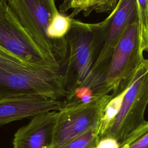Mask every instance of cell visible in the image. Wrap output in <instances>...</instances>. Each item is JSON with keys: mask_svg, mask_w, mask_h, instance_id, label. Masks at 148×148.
<instances>
[{"mask_svg": "<svg viewBox=\"0 0 148 148\" xmlns=\"http://www.w3.org/2000/svg\"><path fill=\"white\" fill-rule=\"evenodd\" d=\"M103 27V21L87 23L72 18L66 36V56L61 65L66 90L64 102L71 101L86 87L101 45Z\"/></svg>", "mask_w": 148, "mask_h": 148, "instance_id": "obj_1", "label": "cell"}, {"mask_svg": "<svg viewBox=\"0 0 148 148\" xmlns=\"http://www.w3.org/2000/svg\"><path fill=\"white\" fill-rule=\"evenodd\" d=\"M144 59L140 49L137 18L126 28L106 67L86 90L92 97H100L112 92L113 98L116 97L130 85Z\"/></svg>", "mask_w": 148, "mask_h": 148, "instance_id": "obj_2", "label": "cell"}, {"mask_svg": "<svg viewBox=\"0 0 148 148\" xmlns=\"http://www.w3.org/2000/svg\"><path fill=\"white\" fill-rule=\"evenodd\" d=\"M148 104V59H144L128 87L123 92L116 112L103 120L100 140L118 143L146 122L145 112Z\"/></svg>", "mask_w": 148, "mask_h": 148, "instance_id": "obj_3", "label": "cell"}, {"mask_svg": "<svg viewBox=\"0 0 148 148\" xmlns=\"http://www.w3.org/2000/svg\"><path fill=\"white\" fill-rule=\"evenodd\" d=\"M7 2L16 19L45 56L61 66L67 53L66 39L55 41L47 35L52 20L59 13L55 0H7Z\"/></svg>", "mask_w": 148, "mask_h": 148, "instance_id": "obj_4", "label": "cell"}, {"mask_svg": "<svg viewBox=\"0 0 148 148\" xmlns=\"http://www.w3.org/2000/svg\"><path fill=\"white\" fill-rule=\"evenodd\" d=\"M31 95L65 98L66 90L61 68L0 69V99Z\"/></svg>", "mask_w": 148, "mask_h": 148, "instance_id": "obj_5", "label": "cell"}, {"mask_svg": "<svg viewBox=\"0 0 148 148\" xmlns=\"http://www.w3.org/2000/svg\"><path fill=\"white\" fill-rule=\"evenodd\" d=\"M112 94L93 97L88 101L78 100L64 103L58 110L50 148H60L73 138L103 121Z\"/></svg>", "mask_w": 148, "mask_h": 148, "instance_id": "obj_6", "label": "cell"}, {"mask_svg": "<svg viewBox=\"0 0 148 148\" xmlns=\"http://www.w3.org/2000/svg\"><path fill=\"white\" fill-rule=\"evenodd\" d=\"M0 50L38 69L59 68L49 61L12 14L7 0H0Z\"/></svg>", "mask_w": 148, "mask_h": 148, "instance_id": "obj_7", "label": "cell"}, {"mask_svg": "<svg viewBox=\"0 0 148 148\" xmlns=\"http://www.w3.org/2000/svg\"><path fill=\"white\" fill-rule=\"evenodd\" d=\"M137 18L136 0H119L114 9L103 20L101 45L92 69L91 77L84 89L106 67L126 28Z\"/></svg>", "mask_w": 148, "mask_h": 148, "instance_id": "obj_8", "label": "cell"}, {"mask_svg": "<svg viewBox=\"0 0 148 148\" xmlns=\"http://www.w3.org/2000/svg\"><path fill=\"white\" fill-rule=\"evenodd\" d=\"M61 100L39 96H20L0 99V126L45 112L59 110Z\"/></svg>", "mask_w": 148, "mask_h": 148, "instance_id": "obj_9", "label": "cell"}, {"mask_svg": "<svg viewBox=\"0 0 148 148\" xmlns=\"http://www.w3.org/2000/svg\"><path fill=\"white\" fill-rule=\"evenodd\" d=\"M58 111L39 113L14 134L13 148H50Z\"/></svg>", "mask_w": 148, "mask_h": 148, "instance_id": "obj_10", "label": "cell"}, {"mask_svg": "<svg viewBox=\"0 0 148 148\" xmlns=\"http://www.w3.org/2000/svg\"><path fill=\"white\" fill-rule=\"evenodd\" d=\"M119 0H63L60 5L62 13L71 12L69 16L74 18L79 13L88 16L92 12L110 13Z\"/></svg>", "mask_w": 148, "mask_h": 148, "instance_id": "obj_11", "label": "cell"}, {"mask_svg": "<svg viewBox=\"0 0 148 148\" xmlns=\"http://www.w3.org/2000/svg\"><path fill=\"white\" fill-rule=\"evenodd\" d=\"M103 121L73 138L60 148H99L100 133Z\"/></svg>", "mask_w": 148, "mask_h": 148, "instance_id": "obj_12", "label": "cell"}, {"mask_svg": "<svg viewBox=\"0 0 148 148\" xmlns=\"http://www.w3.org/2000/svg\"><path fill=\"white\" fill-rule=\"evenodd\" d=\"M115 148H148V121L130 133Z\"/></svg>", "mask_w": 148, "mask_h": 148, "instance_id": "obj_13", "label": "cell"}, {"mask_svg": "<svg viewBox=\"0 0 148 148\" xmlns=\"http://www.w3.org/2000/svg\"><path fill=\"white\" fill-rule=\"evenodd\" d=\"M72 18L60 12L56 14L48 28L47 35L49 38L55 41L65 39L71 28Z\"/></svg>", "mask_w": 148, "mask_h": 148, "instance_id": "obj_14", "label": "cell"}, {"mask_svg": "<svg viewBox=\"0 0 148 148\" xmlns=\"http://www.w3.org/2000/svg\"><path fill=\"white\" fill-rule=\"evenodd\" d=\"M30 67L14 56L0 50V69L21 70Z\"/></svg>", "mask_w": 148, "mask_h": 148, "instance_id": "obj_15", "label": "cell"}, {"mask_svg": "<svg viewBox=\"0 0 148 148\" xmlns=\"http://www.w3.org/2000/svg\"><path fill=\"white\" fill-rule=\"evenodd\" d=\"M139 36L142 31L148 27V0H136Z\"/></svg>", "mask_w": 148, "mask_h": 148, "instance_id": "obj_16", "label": "cell"}, {"mask_svg": "<svg viewBox=\"0 0 148 148\" xmlns=\"http://www.w3.org/2000/svg\"><path fill=\"white\" fill-rule=\"evenodd\" d=\"M139 40L141 51L143 53L144 51H146L148 53V27L142 31L139 36Z\"/></svg>", "mask_w": 148, "mask_h": 148, "instance_id": "obj_17", "label": "cell"}]
</instances>
